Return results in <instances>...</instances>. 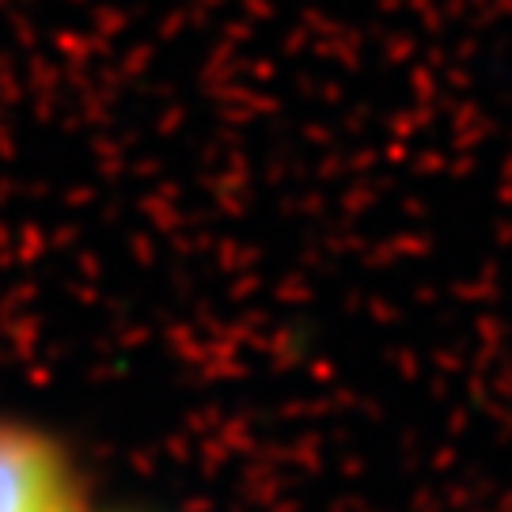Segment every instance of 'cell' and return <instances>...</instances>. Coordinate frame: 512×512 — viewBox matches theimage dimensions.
<instances>
[{
  "mask_svg": "<svg viewBox=\"0 0 512 512\" xmlns=\"http://www.w3.org/2000/svg\"><path fill=\"white\" fill-rule=\"evenodd\" d=\"M0 512H84L69 459L19 421H0Z\"/></svg>",
  "mask_w": 512,
  "mask_h": 512,
  "instance_id": "1",
  "label": "cell"
}]
</instances>
